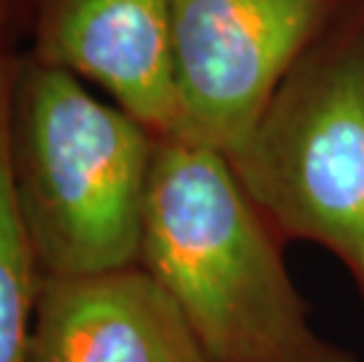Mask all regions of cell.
Wrapping results in <instances>:
<instances>
[{
	"label": "cell",
	"instance_id": "6da1fadb",
	"mask_svg": "<svg viewBox=\"0 0 364 362\" xmlns=\"http://www.w3.org/2000/svg\"><path fill=\"white\" fill-rule=\"evenodd\" d=\"M268 219L226 153L181 134L156 144L139 264L214 362H355L308 322Z\"/></svg>",
	"mask_w": 364,
	"mask_h": 362
},
{
	"label": "cell",
	"instance_id": "7a4b0ae2",
	"mask_svg": "<svg viewBox=\"0 0 364 362\" xmlns=\"http://www.w3.org/2000/svg\"><path fill=\"white\" fill-rule=\"evenodd\" d=\"M156 144V132L97 99L73 73L19 52L7 156L41 278L139 264Z\"/></svg>",
	"mask_w": 364,
	"mask_h": 362
},
{
	"label": "cell",
	"instance_id": "3957f363",
	"mask_svg": "<svg viewBox=\"0 0 364 362\" xmlns=\"http://www.w3.org/2000/svg\"><path fill=\"white\" fill-rule=\"evenodd\" d=\"M228 160L282 240L334 252L364 294V0L301 55Z\"/></svg>",
	"mask_w": 364,
	"mask_h": 362
},
{
	"label": "cell",
	"instance_id": "277c9868",
	"mask_svg": "<svg viewBox=\"0 0 364 362\" xmlns=\"http://www.w3.org/2000/svg\"><path fill=\"white\" fill-rule=\"evenodd\" d=\"M358 0H169L176 134L230 158L301 55Z\"/></svg>",
	"mask_w": 364,
	"mask_h": 362
},
{
	"label": "cell",
	"instance_id": "5b68a950",
	"mask_svg": "<svg viewBox=\"0 0 364 362\" xmlns=\"http://www.w3.org/2000/svg\"><path fill=\"white\" fill-rule=\"evenodd\" d=\"M24 52L102 87L158 137L179 132L169 0H36Z\"/></svg>",
	"mask_w": 364,
	"mask_h": 362
},
{
	"label": "cell",
	"instance_id": "8992f818",
	"mask_svg": "<svg viewBox=\"0 0 364 362\" xmlns=\"http://www.w3.org/2000/svg\"><path fill=\"white\" fill-rule=\"evenodd\" d=\"M26 362H214L141 264L41 278Z\"/></svg>",
	"mask_w": 364,
	"mask_h": 362
},
{
	"label": "cell",
	"instance_id": "52a82bcc",
	"mask_svg": "<svg viewBox=\"0 0 364 362\" xmlns=\"http://www.w3.org/2000/svg\"><path fill=\"white\" fill-rule=\"evenodd\" d=\"M19 52L0 45V362H26L41 289V271L14 203L7 156L10 87Z\"/></svg>",
	"mask_w": 364,
	"mask_h": 362
},
{
	"label": "cell",
	"instance_id": "ba28073f",
	"mask_svg": "<svg viewBox=\"0 0 364 362\" xmlns=\"http://www.w3.org/2000/svg\"><path fill=\"white\" fill-rule=\"evenodd\" d=\"M36 0H0V45L10 50H24Z\"/></svg>",
	"mask_w": 364,
	"mask_h": 362
}]
</instances>
